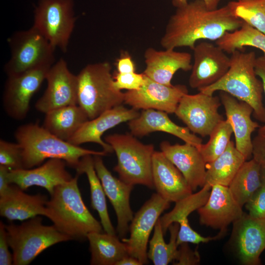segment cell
Masks as SVG:
<instances>
[{
	"label": "cell",
	"mask_w": 265,
	"mask_h": 265,
	"mask_svg": "<svg viewBox=\"0 0 265 265\" xmlns=\"http://www.w3.org/2000/svg\"><path fill=\"white\" fill-rule=\"evenodd\" d=\"M66 164L62 159H50L35 168L10 170L9 182L24 190L32 186H40L46 189L51 195L57 186L73 178L66 170Z\"/></svg>",
	"instance_id": "obj_20"
},
{
	"label": "cell",
	"mask_w": 265,
	"mask_h": 265,
	"mask_svg": "<svg viewBox=\"0 0 265 265\" xmlns=\"http://www.w3.org/2000/svg\"><path fill=\"white\" fill-rule=\"evenodd\" d=\"M87 239L92 265H116L122 258L129 255L125 244L116 235L94 232L87 235Z\"/></svg>",
	"instance_id": "obj_28"
},
{
	"label": "cell",
	"mask_w": 265,
	"mask_h": 265,
	"mask_svg": "<svg viewBox=\"0 0 265 265\" xmlns=\"http://www.w3.org/2000/svg\"><path fill=\"white\" fill-rule=\"evenodd\" d=\"M167 114L152 109L143 110L137 117L129 122L131 133L134 136L142 137L155 132H162L174 135L198 149L202 144V139L187 127L174 123Z\"/></svg>",
	"instance_id": "obj_25"
},
{
	"label": "cell",
	"mask_w": 265,
	"mask_h": 265,
	"mask_svg": "<svg viewBox=\"0 0 265 265\" xmlns=\"http://www.w3.org/2000/svg\"><path fill=\"white\" fill-rule=\"evenodd\" d=\"M207 8L210 10L217 9L220 0H202ZM188 2V0H172V3L176 8L182 6Z\"/></svg>",
	"instance_id": "obj_47"
},
{
	"label": "cell",
	"mask_w": 265,
	"mask_h": 265,
	"mask_svg": "<svg viewBox=\"0 0 265 265\" xmlns=\"http://www.w3.org/2000/svg\"><path fill=\"white\" fill-rule=\"evenodd\" d=\"M93 155H86L80 160L75 169L77 174H86L90 186L92 208L98 212L103 229L106 233L116 235L109 218L106 206V195L94 166Z\"/></svg>",
	"instance_id": "obj_30"
},
{
	"label": "cell",
	"mask_w": 265,
	"mask_h": 265,
	"mask_svg": "<svg viewBox=\"0 0 265 265\" xmlns=\"http://www.w3.org/2000/svg\"><path fill=\"white\" fill-rule=\"evenodd\" d=\"M179 229V224L174 222L168 227L170 234V240L166 243L164 239V233L159 218L154 227V233L149 241V247L147 251L149 260L155 265H167L175 260L178 254L177 238Z\"/></svg>",
	"instance_id": "obj_32"
},
{
	"label": "cell",
	"mask_w": 265,
	"mask_h": 265,
	"mask_svg": "<svg viewBox=\"0 0 265 265\" xmlns=\"http://www.w3.org/2000/svg\"><path fill=\"white\" fill-rule=\"evenodd\" d=\"M105 141L115 152L117 163L113 169L120 179L132 185L154 188L152 177L153 145L145 144L131 134H113Z\"/></svg>",
	"instance_id": "obj_6"
},
{
	"label": "cell",
	"mask_w": 265,
	"mask_h": 265,
	"mask_svg": "<svg viewBox=\"0 0 265 265\" xmlns=\"http://www.w3.org/2000/svg\"><path fill=\"white\" fill-rule=\"evenodd\" d=\"M193 63L188 80L192 88L198 91L216 83L227 73L230 58L217 45L201 42L193 50Z\"/></svg>",
	"instance_id": "obj_15"
},
{
	"label": "cell",
	"mask_w": 265,
	"mask_h": 265,
	"mask_svg": "<svg viewBox=\"0 0 265 265\" xmlns=\"http://www.w3.org/2000/svg\"><path fill=\"white\" fill-rule=\"evenodd\" d=\"M227 4L233 15L265 34V0H238Z\"/></svg>",
	"instance_id": "obj_35"
},
{
	"label": "cell",
	"mask_w": 265,
	"mask_h": 265,
	"mask_svg": "<svg viewBox=\"0 0 265 265\" xmlns=\"http://www.w3.org/2000/svg\"><path fill=\"white\" fill-rule=\"evenodd\" d=\"M160 148L182 173L192 191L205 185L207 163L197 147L186 143L173 145L163 141Z\"/></svg>",
	"instance_id": "obj_22"
},
{
	"label": "cell",
	"mask_w": 265,
	"mask_h": 265,
	"mask_svg": "<svg viewBox=\"0 0 265 265\" xmlns=\"http://www.w3.org/2000/svg\"><path fill=\"white\" fill-rule=\"evenodd\" d=\"M15 138L22 151L23 167L40 165L45 159H58L76 169L80 159L86 155L106 156L105 151H96L73 145L51 133L37 123L26 124L16 130Z\"/></svg>",
	"instance_id": "obj_3"
},
{
	"label": "cell",
	"mask_w": 265,
	"mask_h": 265,
	"mask_svg": "<svg viewBox=\"0 0 265 265\" xmlns=\"http://www.w3.org/2000/svg\"><path fill=\"white\" fill-rule=\"evenodd\" d=\"M0 165L10 170L23 169L22 151L20 145L6 140H0Z\"/></svg>",
	"instance_id": "obj_37"
},
{
	"label": "cell",
	"mask_w": 265,
	"mask_h": 265,
	"mask_svg": "<svg viewBox=\"0 0 265 265\" xmlns=\"http://www.w3.org/2000/svg\"><path fill=\"white\" fill-rule=\"evenodd\" d=\"M255 70L256 75L259 77L262 80L264 92L265 94V54L257 57L255 65ZM265 132V123L262 127H260L258 129V132Z\"/></svg>",
	"instance_id": "obj_45"
},
{
	"label": "cell",
	"mask_w": 265,
	"mask_h": 265,
	"mask_svg": "<svg viewBox=\"0 0 265 265\" xmlns=\"http://www.w3.org/2000/svg\"><path fill=\"white\" fill-rule=\"evenodd\" d=\"M146 68L143 74L158 83L170 86L174 75L179 70H191V55L173 49L158 51L147 49L144 54Z\"/></svg>",
	"instance_id": "obj_24"
},
{
	"label": "cell",
	"mask_w": 265,
	"mask_h": 265,
	"mask_svg": "<svg viewBox=\"0 0 265 265\" xmlns=\"http://www.w3.org/2000/svg\"><path fill=\"white\" fill-rule=\"evenodd\" d=\"M117 72L128 73L135 72V65L129 53H122L116 63Z\"/></svg>",
	"instance_id": "obj_44"
},
{
	"label": "cell",
	"mask_w": 265,
	"mask_h": 265,
	"mask_svg": "<svg viewBox=\"0 0 265 265\" xmlns=\"http://www.w3.org/2000/svg\"><path fill=\"white\" fill-rule=\"evenodd\" d=\"M101 157L93 156L95 169L105 194L115 211L117 221L116 233L122 239L125 238L129 231L130 224L133 217L130 203L133 186L112 175L104 164Z\"/></svg>",
	"instance_id": "obj_16"
},
{
	"label": "cell",
	"mask_w": 265,
	"mask_h": 265,
	"mask_svg": "<svg viewBox=\"0 0 265 265\" xmlns=\"http://www.w3.org/2000/svg\"><path fill=\"white\" fill-rule=\"evenodd\" d=\"M88 120L78 105H70L46 113L42 126L57 137L68 141Z\"/></svg>",
	"instance_id": "obj_27"
},
{
	"label": "cell",
	"mask_w": 265,
	"mask_h": 265,
	"mask_svg": "<svg viewBox=\"0 0 265 265\" xmlns=\"http://www.w3.org/2000/svg\"><path fill=\"white\" fill-rule=\"evenodd\" d=\"M201 224L220 231L234 223L243 214L228 186L213 185L208 200L197 210Z\"/></svg>",
	"instance_id": "obj_18"
},
{
	"label": "cell",
	"mask_w": 265,
	"mask_h": 265,
	"mask_svg": "<svg viewBox=\"0 0 265 265\" xmlns=\"http://www.w3.org/2000/svg\"><path fill=\"white\" fill-rule=\"evenodd\" d=\"M8 42L11 56L4 68L7 77L54 64L55 49L33 26L16 32Z\"/></svg>",
	"instance_id": "obj_8"
},
{
	"label": "cell",
	"mask_w": 265,
	"mask_h": 265,
	"mask_svg": "<svg viewBox=\"0 0 265 265\" xmlns=\"http://www.w3.org/2000/svg\"><path fill=\"white\" fill-rule=\"evenodd\" d=\"M170 206L157 193H154L133 216L130 224V237L121 240L128 254L138 259L142 265L148 263V243L150 234L161 214Z\"/></svg>",
	"instance_id": "obj_12"
},
{
	"label": "cell",
	"mask_w": 265,
	"mask_h": 265,
	"mask_svg": "<svg viewBox=\"0 0 265 265\" xmlns=\"http://www.w3.org/2000/svg\"><path fill=\"white\" fill-rule=\"evenodd\" d=\"M211 189V185L205 184L198 192L192 193L176 202L170 212L159 217L164 234L171 224L182 218H187L191 212L204 205L208 200Z\"/></svg>",
	"instance_id": "obj_34"
},
{
	"label": "cell",
	"mask_w": 265,
	"mask_h": 265,
	"mask_svg": "<svg viewBox=\"0 0 265 265\" xmlns=\"http://www.w3.org/2000/svg\"><path fill=\"white\" fill-rule=\"evenodd\" d=\"M116 265H142V264L136 258L128 255L118 261Z\"/></svg>",
	"instance_id": "obj_48"
},
{
	"label": "cell",
	"mask_w": 265,
	"mask_h": 265,
	"mask_svg": "<svg viewBox=\"0 0 265 265\" xmlns=\"http://www.w3.org/2000/svg\"><path fill=\"white\" fill-rule=\"evenodd\" d=\"M233 133L232 126L227 120L221 121L209 135L206 144H202L198 148L206 163L214 160L227 148Z\"/></svg>",
	"instance_id": "obj_36"
},
{
	"label": "cell",
	"mask_w": 265,
	"mask_h": 265,
	"mask_svg": "<svg viewBox=\"0 0 265 265\" xmlns=\"http://www.w3.org/2000/svg\"><path fill=\"white\" fill-rule=\"evenodd\" d=\"M177 223L179 224L177 238V244L178 246L183 243L198 244L208 242L219 238L224 232L221 231V232L215 237H204L192 229L189 224L187 218H182Z\"/></svg>",
	"instance_id": "obj_38"
},
{
	"label": "cell",
	"mask_w": 265,
	"mask_h": 265,
	"mask_svg": "<svg viewBox=\"0 0 265 265\" xmlns=\"http://www.w3.org/2000/svg\"><path fill=\"white\" fill-rule=\"evenodd\" d=\"M9 243L5 224L0 222V265L13 264V255L9 250Z\"/></svg>",
	"instance_id": "obj_42"
},
{
	"label": "cell",
	"mask_w": 265,
	"mask_h": 265,
	"mask_svg": "<svg viewBox=\"0 0 265 265\" xmlns=\"http://www.w3.org/2000/svg\"><path fill=\"white\" fill-rule=\"evenodd\" d=\"M152 177L157 193L170 202L176 203L192 193L182 173L161 151L154 153Z\"/></svg>",
	"instance_id": "obj_23"
},
{
	"label": "cell",
	"mask_w": 265,
	"mask_h": 265,
	"mask_svg": "<svg viewBox=\"0 0 265 265\" xmlns=\"http://www.w3.org/2000/svg\"><path fill=\"white\" fill-rule=\"evenodd\" d=\"M243 21L233 15L227 4L210 10L202 0L176 8L160 40L166 49L187 47L192 50L201 40L217 41L226 32L239 28Z\"/></svg>",
	"instance_id": "obj_1"
},
{
	"label": "cell",
	"mask_w": 265,
	"mask_h": 265,
	"mask_svg": "<svg viewBox=\"0 0 265 265\" xmlns=\"http://www.w3.org/2000/svg\"><path fill=\"white\" fill-rule=\"evenodd\" d=\"M231 54L230 67L225 75L216 83L199 91L209 95L217 91L226 92L249 104L253 109L254 117L265 123L263 86L255 70L256 53L236 50Z\"/></svg>",
	"instance_id": "obj_4"
},
{
	"label": "cell",
	"mask_w": 265,
	"mask_h": 265,
	"mask_svg": "<svg viewBox=\"0 0 265 265\" xmlns=\"http://www.w3.org/2000/svg\"><path fill=\"white\" fill-rule=\"evenodd\" d=\"M79 175L55 188L46 203V216L61 233L80 241L91 232H103V228L82 200L78 184Z\"/></svg>",
	"instance_id": "obj_2"
},
{
	"label": "cell",
	"mask_w": 265,
	"mask_h": 265,
	"mask_svg": "<svg viewBox=\"0 0 265 265\" xmlns=\"http://www.w3.org/2000/svg\"><path fill=\"white\" fill-rule=\"evenodd\" d=\"M245 160L234 142L231 140L227 148L221 155L206 164L205 184L229 186Z\"/></svg>",
	"instance_id": "obj_29"
},
{
	"label": "cell",
	"mask_w": 265,
	"mask_h": 265,
	"mask_svg": "<svg viewBox=\"0 0 265 265\" xmlns=\"http://www.w3.org/2000/svg\"><path fill=\"white\" fill-rule=\"evenodd\" d=\"M252 157L260 164L265 163V132H258L252 139Z\"/></svg>",
	"instance_id": "obj_43"
},
{
	"label": "cell",
	"mask_w": 265,
	"mask_h": 265,
	"mask_svg": "<svg viewBox=\"0 0 265 265\" xmlns=\"http://www.w3.org/2000/svg\"><path fill=\"white\" fill-rule=\"evenodd\" d=\"M10 170L7 167L0 165V196L8 190L11 185L8 177Z\"/></svg>",
	"instance_id": "obj_46"
},
{
	"label": "cell",
	"mask_w": 265,
	"mask_h": 265,
	"mask_svg": "<svg viewBox=\"0 0 265 265\" xmlns=\"http://www.w3.org/2000/svg\"><path fill=\"white\" fill-rule=\"evenodd\" d=\"M244 205L249 215L254 218L265 219V186L262 185Z\"/></svg>",
	"instance_id": "obj_40"
},
{
	"label": "cell",
	"mask_w": 265,
	"mask_h": 265,
	"mask_svg": "<svg viewBox=\"0 0 265 265\" xmlns=\"http://www.w3.org/2000/svg\"><path fill=\"white\" fill-rule=\"evenodd\" d=\"M238 254L246 265L260 264V256L265 249V219L243 213L233 223Z\"/></svg>",
	"instance_id": "obj_21"
},
{
	"label": "cell",
	"mask_w": 265,
	"mask_h": 265,
	"mask_svg": "<svg viewBox=\"0 0 265 265\" xmlns=\"http://www.w3.org/2000/svg\"><path fill=\"white\" fill-rule=\"evenodd\" d=\"M188 93L186 85H166L145 75V82L138 90L124 93V103L137 110L152 109L175 113L182 97Z\"/></svg>",
	"instance_id": "obj_14"
},
{
	"label": "cell",
	"mask_w": 265,
	"mask_h": 265,
	"mask_svg": "<svg viewBox=\"0 0 265 265\" xmlns=\"http://www.w3.org/2000/svg\"><path fill=\"white\" fill-rule=\"evenodd\" d=\"M47 87L37 101L36 109L43 113L63 106L78 105L77 77L60 58L49 69L46 78Z\"/></svg>",
	"instance_id": "obj_13"
},
{
	"label": "cell",
	"mask_w": 265,
	"mask_h": 265,
	"mask_svg": "<svg viewBox=\"0 0 265 265\" xmlns=\"http://www.w3.org/2000/svg\"><path fill=\"white\" fill-rule=\"evenodd\" d=\"M114 84L120 90L128 91L139 89L145 82V75L135 72L128 73H120L116 72L113 76Z\"/></svg>",
	"instance_id": "obj_39"
},
{
	"label": "cell",
	"mask_w": 265,
	"mask_h": 265,
	"mask_svg": "<svg viewBox=\"0 0 265 265\" xmlns=\"http://www.w3.org/2000/svg\"><path fill=\"white\" fill-rule=\"evenodd\" d=\"M139 114L138 110L133 108L129 109L122 105L115 106L87 121L68 142L77 146L87 142L97 143L106 153H111L113 150L102 139L103 134L122 123L134 119Z\"/></svg>",
	"instance_id": "obj_19"
},
{
	"label": "cell",
	"mask_w": 265,
	"mask_h": 265,
	"mask_svg": "<svg viewBox=\"0 0 265 265\" xmlns=\"http://www.w3.org/2000/svg\"><path fill=\"white\" fill-rule=\"evenodd\" d=\"M262 185L261 164L252 158L243 162L228 187L236 201L242 208Z\"/></svg>",
	"instance_id": "obj_31"
},
{
	"label": "cell",
	"mask_w": 265,
	"mask_h": 265,
	"mask_svg": "<svg viewBox=\"0 0 265 265\" xmlns=\"http://www.w3.org/2000/svg\"><path fill=\"white\" fill-rule=\"evenodd\" d=\"M261 178L262 185L265 186V163L261 164Z\"/></svg>",
	"instance_id": "obj_49"
},
{
	"label": "cell",
	"mask_w": 265,
	"mask_h": 265,
	"mask_svg": "<svg viewBox=\"0 0 265 265\" xmlns=\"http://www.w3.org/2000/svg\"><path fill=\"white\" fill-rule=\"evenodd\" d=\"M216 45L229 53L250 46L261 50L265 54V34L243 22L239 28L226 32L216 41Z\"/></svg>",
	"instance_id": "obj_33"
},
{
	"label": "cell",
	"mask_w": 265,
	"mask_h": 265,
	"mask_svg": "<svg viewBox=\"0 0 265 265\" xmlns=\"http://www.w3.org/2000/svg\"><path fill=\"white\" fill-rule=\"evenodd\" d=\"M76 20L73 0H39L32 26L55 49L65 53Z\"/></svg>",
	"instance_id": "obj_9"
},
{
	"label": "cell",
	"mask_w": 265,
	"mask_h": 265,
	"mask_svg": "<svg viewBox=\"0 0 265 265\" xmlns=\"http://www.w3.org/2000/svg\"><path fill=\"white\" fill-rule=\"evenodd\" d=\"M226 119L230 123L235 138V146L248 160L252 156V133L261 126L251 118L252 107L245 102L239 100L223 91L220 94Z\"/></svg>",
	"instance_id": "obj_17"
},
{
	"label": "cell",
	"mask_w": 265,
	"mask_h": 265,
	"mask_svg": "<svg viewBox=\"0 0 265 265\" xmlns=\"http://www.w3.org/2000/svg\"><path fill=\"white\" fill-rule=\"evenodd\" d=\"M221 105L217 96L200 91L187 93L181 98L174 113L192 133L205 137L224 120L218 112Z\"/></svg>",
	"instance_id": "obj_10"
},
{
	"label": "cell",
	"mask_w": 265,
	"mask_h": 265,
	"mask_svg": "<svg viewBox=\"0 0 265 265\" xmlns=\"http://www.w3.org/2000/svg\"><path fill=\"white\" fill-rule=\"evenodd\" d=\"M11 184L8 190L0 196V215L9 220H26L46 214L47 197L40 193L29 195Z\"/></svg>",
	"instance_id": "obj_26"
},
{
	"label": "cell",
	"mask_w": 265,
	"mask_h": 265,
	"mask_svg": "<svg viewBox=\"0 0 265 265\" xmlns=\"http://www.w3.org/2000/svg\"><path fill=\"white\" fill-rule=\"evenodd\" d=\"M178 254L174 264L176 265H195L200 261V257L197 250L193 251L187 243H183L180 245Z\"/></svg>",
	"instance_id": "obj_41"
},
{
	"label": "cell",
	"mask_w": 265,
	"mask_h": 265,
	"mask_svg": "<svg viewBox=\"0 0 265 265\" xmlns=\"http://www.w3.org/2000/svg\"><path fill=\"white\" fill-rule=\"evenodd\" d=\"M5 227L14 265H28L50 246L72 240L53 225H44L39 216L26 220L20 225L9 224Z\"/></svg>",
	"instance_id": "obj_7"
},
{
	"label": "cell",
	"mask_w": 265,
	"mask_h": 265,
	"mask_svg": "<svg viewBox=\"0 0 265 265\" xmlns=\"http://www.w3.org/2000/svg\"><path fill=\"white\" fill-rule=\"evenodd\" d=\"M52 65L40 66L7 77L2 103L4 109L10 117L21 120L26 117L31 99L46 80Z\"/></svg>",
	"instance_id": "obj_11"
},
{
	"label": "cell",
	"mask_w": 265,
	"mask_h": 265,
	"mask_svg": "<svg viewBox=\"0 0 265 265\" xmlns=\"http://www.w3.org/2000/svg\"><path fill=\"white\" fill-rule=\"evenodd\" d=\"M77 77L78 105L89 120L124 102V93L114 86L109 62L88 64Z\"/></svg>",
	"instance_id": "obj_5"
}]
</instances>
